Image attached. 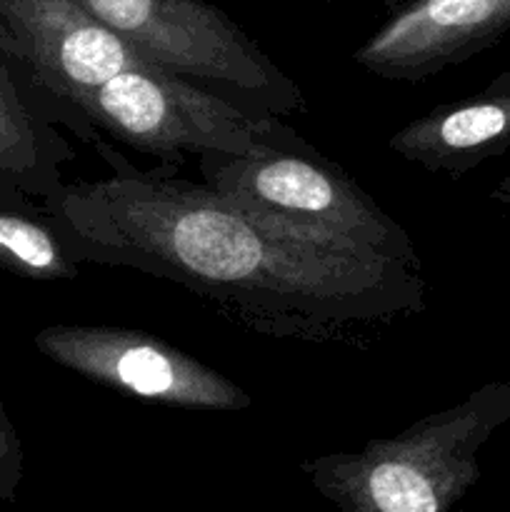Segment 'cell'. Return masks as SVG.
<instances>
[{
  "mask_svg": "<svg viewBox=\"0 0 510 512\" xmlns=\"http://www.w3.org/2000/svg\"><path fill=\"white\" fill-rule=\"evenodd\" d=\"M0 268L28 280H75L80 265L40 205L0 200Z\"/></svg>",
  "mask_w": 510,
  "mask_h": 512,
  "instance_id": "8fae6325",
  "label": "cell"
},
{
  "mask_svg": "<svg viewBox=\"0 0 510 512\" xmlns=\"http://www.w3.org/2000/svg\"><path fill=\"white\" fill-rule=\"evenodd\" d=\"M75 150L48 105L0 55V200L38 205L63 185Z\"/></svg>",
  "mask_w": 510,
  "mask_h": 512,
  "instance_id": "30bf717a",
  "label": "cell"
},
{
  "mask_svg": "<svg viewBox=\"0 0 510 512\" xmlns=\"http://www.w3.org/2000/svg\"><path fill=\"white\" fill-rule=\"evenodd\" d=\"M505 423L510 380H490L403 433L298 468L340 512H453L480 480V450Z\"/></svg>",
  "mask_w": 510,
  "mask_h": 512,
  "instance_id": "7a4b0ae2",
  "label": "cell"
},
{
  "mask_svg": "<svg viewBox=\"0 0 510 512\" xmlns=\"http://www.w3.org/2000/svg\"><path fill=\"white\" fill-rule=\"evenodd\" d=\"M0 55L55 123L95 145L103 135L78 103L128 68H158L73 0H0Z\"/></svg>",
  "mask_w": 510,
  "mask_h": 512,
  "instance_id": "8992f818",
  "label": "cell"
},
{
  "mask_svg": "<svg viewBox=\"0 0 510 512\" xmlns=\"http://www.w3.org/2000/svg\"><path fill=\"white\" fill-rule=\"evenodd\" d=\"M93 148L108 178L40 203L78 265L168 280L248 333L313 345L363 348L425 310L423 270L305 243L170 165L135 168L108 138Z\"/></svg>",
  "mask_w": 510,
  "mask_h": 512,
  "instance_id": "6da1fadb",
  "label": "cell"
},
{
  "mask_svg": "<svg viewBox=\"0 0 510 512\" xmlns=\"http://www.w3.org/2000/svg\"><path fill=\"white\" fill-rule=\"evenodd\" d=\"M388 148L428 173L463 178L510 150V70L480 93L443 103L395 130Z\"/></svg>",
  "mask_w": 510,
  "mask_h": 512,
  "instance_id": "9c48e42d",
  "label": "cell"
},
{
  "mask_svg": "<svg viewBox=\"0 0 510 512\" xmlns=\"http://www.w3.org/2000/svg\"><path fill=\"white\" fill-rule=\"evenodd\" d=\"M510 33V0H408L353 53L383 80L433 78Z\"/></svg>",
  "mask_w": 510,
  "mask_h": 512,
  "instance_id": "ba28073f",
  "label": "cell"
},
{
  "mask_svg": "<svg viewBox=\"0 0 510 512\" xmlns=\"http://www.w3.org/2000/svg\"><path fill=\"white\" fill-rule=\"evenodd\" d=\"M200 183L285 235L423 270L408 230L338 163L308 145L253 155H198Z\"/></svg>",
  "mask_w": 510,
  "mask_h": 512,
  "instance_id": "3957f363",
  "label": "cell"
},
{
  "mask_svg": "<svg viewBox=\"0 0 510 512\" xmlns=\"http://www.w3.org/2000/svg\"><path fill=\"white\" fill-rule=\"evenodd\" d=\"M160 70L250 115L305 110L300 85L215 5L205 0H73Z\"/></svg>",
  "mask_w": 510,
  "mask_h": 512,
  "instance_id": "277c9868",
  "label": "cell"
},
{
  "mask_svg": "<svg viewBox=\"0 0 510 512\" xmlns=\"http://www.w3.org/2000/svg\"><path fill=\"white\" fill-rule=\"evenodd\" d=\"M78 113L103 138L170 168H180L185 155H253L310 145L280 118L245 113L160 68L123 70L90 90Z\"/></svg>",
  "mask_w": 510,
  "mask_h": 512,
  "instance_id": "5b68a950",
  "label": "cell"
},
{
  "mask_svg": "<svg viewBox=\"0 0 510 512\" xmlns=\"http://www.w3.org/2000/svg\"><path fill=\"white\" fill-rule=\"evenodd\" d=\"M23 443L0 400V503H13L23 480Z\"/></svg>",
  "mask_w": 510,
  "mask_h": 512,
  "instance_id": "7c38bea8",
  "label": "cell"
},
{
  "mask_svg": "<svg viewBox=\"0 0 510 512\" xmlns=\"http://www.w3.org/2000/svg\"><path fill=\"white\" fill-rule=\"evenodd\" d=\"M490 198H493L498 205H503V208L510 213V173L505 175L498 185H495L493 193H490Z\"/></svg>",
  "mask_w": 510,
  "mask_h": 512,
  "instance_id": "4fadbf2b",
  "label": "cell"
},
{
  "mask_svg": "<svg viewBox=\"0 0 510 512\" xmlns=\"http://www.w3.org/2000/svg\"><path fill=\"white\" fill-rule=\"evenodd\" d=\"M35 348L65 370L125 398L198 413H240L253 395L158 335L113 325H48Z\"/></svg>",
  "mask_w": 510,
  "mask_h": 512,
  "instance_id": "52a82bcc",
  "label": "cell"
}]
</instances>
